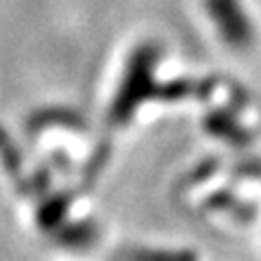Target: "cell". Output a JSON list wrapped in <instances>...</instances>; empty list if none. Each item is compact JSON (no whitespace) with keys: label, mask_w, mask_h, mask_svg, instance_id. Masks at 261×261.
<instances>
[{"label":"cell","mask_w":261,"mask_h":261,"mask_svg":"<svg viewBox=\"0 0 261 261\" xmlns=\"http://www.w3.org/2000/svg\"><path fill=\"white\" fill-rule=\"evenodd\" d=\"M157 63L159 50L152 44H142L130 53L118 92L109 107V122L113 126H126L135 111L148 100H178V98L205 92V85L190 83V81L159 83L154 74Z\"/></svg>","instance_id":"obj_1"},{"label":"cell","mask_w":261,"mask_h":261,"mask_svg":"<svg viewBox=\"0 0 261 261\" xmlns=\"http://www.w3.org/2000/svg\"><path fill=\"white\" fill-rule=\"evenodd\" d=\"M205 11L226 46L235 48V50H246L252 44L255 27H252L242 0H205Z\"/></svg>","instance_id":"obj_2"}]
</instances>
